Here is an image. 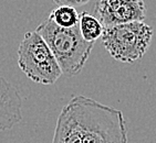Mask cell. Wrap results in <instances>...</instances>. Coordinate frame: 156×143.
<instances>
[{
  "mask_svg": "<svg viewBox=\"0 0 156 143\" xmlns=\"http://www.w3.org/2000/svg\"><path fill=\"white\" fill-rule=\"evenodd\" d=\"M78 122L82 143H127L123 112L85 96H75L69 102Z\"/></svg>",
  "mask_w": 156,
  "mask_h": 143,
  "instance_id": "6da1fadb",
  "label": "cell"
},
{
  "mask_svg": "<svg viewBox=\"0 0 156 143\" xmlns=\"http://www.w3.org/2000/svg\"><path fill=\"white\" fill-rule=\"evenodd\" d=\"M36 31L43 38L60 66L62 74L75 76L83 69L94 43L82 38L79 24L76 27L60 28L50 19L37 27Z\"/></svg>",
  "mask_w": 156,
  "mask_h": 143,
  "instance_id": "7a4b0ae2",
  "label": "cell"
},
{
  "mask_svg": "<svg viewBox=\"0 0 156 143\" xmlns=\"http://www.w3.org/2000/svg\"><path fill=\"white\" fill-rule=\"evenodd\" d=\"M153 33V28L144 21H134L105 28L101 39L114 60L132 64L141 60L150 48Z\"/></svg>",
  "mask_w": 156,
  "mask_h": 143,
  "instance_id": "3957f363",
  "label": "cell"
},
{
  "mask_svg": "<svg viewBox=\"0 0 156 143\" xmlns=\"http://www.w3.org/2000/svg\"><path fill=\"white\" fill-rule=\"evenodd\" d=\"M18 65L29 79L42 85H52L62 75L47 42L37 31H28L21 40Z\"/></svg>",
  "mask_w": 156,
  "mask_h": 143,
  "instance_id": "277c9868",
  "label": "cell"
},
{
  "mask_svg": "<svg viewBox=\"0 0 156 143\" xmlns=\"http://www.w3.org/2000/svg\"><path fill=\"white\" fill-rule=\"evenodd\" d=\"M94 13L105 29L117 24L144 21L145 3L144 0H98Z\"/></svg>",
  "mask_w": 156,
  "mask_h": 143,
  "instance_id": "5b68a950",
  "label": "cell"
},
{
  "mask_svg": "<svg viewBox=\"0 0 156 143\" xmlns=\"http://www.w3.org/2000/svg\"><path fill=\"white\" fill-rule=\"evenodd\" d=\"M22 119V97L15 86L0 76V133Z\"/></svg>",
  "mask_w": 156,
  "mask_h": 143,
  "instance_id": "8992f818",
  "label": "cell"
},
{
  "mask_svg": "<svg viewBox=\"0 0 156 143\" xmlns=\"http://www.w3.org/2000/svg\"><path fill=\"white\" fill-rule=\"evenodd\" d=\"M51 143H82L80 129L69 104L62 108L58 117Z\"/></svg>",
  "mask_w": 156,
  "mask_h": 143,
  "instance_id": "52a82bcc",
  "label": "cell"
},
{
  "mask_svg": "<svg viewBox=\"0 0 156 143\" xmlns=\"http://www.w3.org/2000/svg\"><path fill=\"white\" fill-rule=\"evenodd\" d=\"M79 30L85 41L94 43L102 36L104 27L94 15H91L89 12H82L79 20Z\"/></svg>",
  "mask_w": 156,
  "mask_h": 143,
  "instance_id": "ba28073f",
  "label": "cell"
},
{
  "mask_svg": "<svg viewBox=\"0 0 156 143\" xmlns=\"http://www.w3.org/2000/svg\"><path fill=\"white\" fill-rule=\"evenodd\" d=\"M49 19L52 20L58 27L60 28H69L76 27L80 20V15L78 13L74 7L71 6H58L53 9L50 15Z\"/></svg>",
  "mask_w": 156,
  "mask_h": 143,
  "instance_id": "9c48e42d",
  "label": "cell"
},
{
  "mask_svg": "<svg viewBox=\"0 0 156 143\" xmlns=\"http://www.w3.org/2000/svg\"><path fill=\"white\" fill-rule=\"evenodd\" d=\"M58 6H71V7H80L87 5L90 0H53Z\"/></svg>",
  "mask_w": 156,
  "mask_h": 143,
  "instance_id": "30bf717a",
  "label": "cell"
}]
</instances>
